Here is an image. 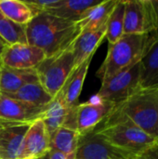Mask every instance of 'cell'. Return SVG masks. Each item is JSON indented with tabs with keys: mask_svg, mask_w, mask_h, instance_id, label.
<instances>
[{
	"mask_svg": "<svg viewBox=\"0 0 158 159\" xmlns=\"http://www.w3.org/2000/svg\"><path fill=\"white\" fill-rule=\"evenodd\" d=\"M27 43L40 48L46 58L70 48L81 33L77 22L43 12L25 26Z\"/></svg>",
	"mask_w": 158,
	"mask_h": 159,
	"instance_id": "1",
	"label": "cell"
},
{
	"mask_svg": "<svg viewBox=\"0 0 158 159\" xmlns=\"http://www.w3.org/2000/svg\"><path fill=\"white\" fill-rule=\"evenodd\" d=\"M94 131L111 145L135 156L151 148L158 143L115 107L96 127Z\"/></svg>",
	"mask_w": 158,
	"mask_h": 159,
	"instance_id": "2",
	"label": "cell"
},
{
	"mask_svg": "<svg viewBox=\"0 0 158 159\" xmlns=\"http://www.w3.org/2000/svg\"><path fill=\"white\" fill-rule=\"evenodd\" d=\"M153 34H123L114 44H109L105 60L97 71V76L105 80L141 61L148 48Z\"/></svg>",
	"mask_w": 158,
	"mask_h": 159,
	"instance_id": "3",
	"label": "cell"
},
{
	"mask_svg": "<svg viewBox=\"0 0 158 159\" xmlns=\"http://www.w3.org/2000/svg\"><path fill=\"white\" fill-rule=\"evenodd\" d=\"M115 107L137 127L158 140V87L141 88Z\"/></svg>",
	"mask_w": 158,
	"mask_h": 159,
	"instance_id": "4",
	"label": "cell"
},
{
	"mask_svg": "<svg viewBox=\"0 0 158 159\" xmlns=\"http://www.w3.org/2000/svg\"><path fill=\"white\" fill-rule=\"evenodd\" d=\"M74 69L73 46L55 56L46 58L36 68L38 81L53 98L57 96Z\"/></svg>",
	"mask_w": 158,
	"mask_h": 159,
	"instance_id": "5",
	"label": "cell"
},
{
	"mask_svg": "<svg viewBox=\"0 0 158 159\" xmlns=\"http://www.w3.org/2000/svg\"><path fill=\"white\" fill-rule=\"evenodd\" d=\"M140 61L133 66L102 81L97 97L114 104L125 102L141 89Z\"/></svg>",
	"mask_w": 158,
	"mask_h": 159,
	"instance_id": "6",
	"label": "cell"
},
{
	"mask_svg": "<svg viewBox=\"0 0 158 159\" xmlns=\"http://www.w3.org/2000/svg\"><path fill=\"white\" fill-rule=\"evenodd\" d=\"M156 30L151 0H125L124 34H151Z\"/></svg>",
	"mask_w": 158,
	"mask_h": 159,
	"instance_id": "7",
	"label": "cell"
},
{
	"mask_svg": "<svg viewBox=\"0 0 158 159\" xmlns=\"http://www.w3.org/2000/svg\"><path fill=\"white\" fill-rule=\"evenodd\" d=\"M136 156L118 149L94 130L79 136L75 159H131Z\"/></svg>",
	"mask_w": 158,
	"mask_h": 159,
	"instance_id": "8",
	"label": "cell"
},
{
	"mask_svg": "<svg viewBox=\"0 0 158 159\" xmlns=\"http://www.w3.org/2000/svg\"><path fill=\"white\" fill-rule=\"evenodd\" d=\"M46 59L45 53L29 44L6 45L0 54V65L12 69H35Z\"/></svg>",
	"mask_w": 158,
	"mask_h": 159,
	"instance_id": "9",
	"label": "cell"
},
{
	"mask_svg": "<svg viewBox=\"0 0 158 159\" xmlns=\"http://www.w3.org/2000/svg\"><path fill=\"white\" fill-rule=\"evenodd\" d=\"M115 105L98 98L97 95L88 102L79 103L75 108V125L79 136L94 130Z\"/></svg>",
	"mask_w": 158,
	"mask_h": 159,
	"instance_id": "10",
	"label": "cell"
},
{
	"mask_svg": "<svg viewBox=\"0 0 158 159\" xmlns=\"http://www.w3.org/2000/svg\"><path fill=\"white\" fill-rule=\"evenodd\" d=\"M46 107L28 104L0 93V119L31 124L42 118Z\"/></svg>",
	"mask_w": 158,
	"mask_h": 159,
	"instance_id": "11",
	"label": "cell"
},
{
	"mask_svg": "<svg viewBox=\"0 0 158 159\" xmlns=\"http://www.w3.org/2000/svg\"><path fill=\"white\" fill-rule=\"evenodd\" d=\"M50 137L43 120L31 123L23 139L20 159H38L50 149Z\"/></svg>",
	"mask_w": 158,
	"mask_h": 159,
	"instance_id": "12",
	"label": "cell"
},
{
	"mask_svg": "<svg viewBox=\"0 0 158 159\" xmlns=\"http://www.w3.org/2000/svg\"><path fill=\"white\" fill-rule=\"evenodd\" d=\"M91 60L92 57L88 58L73 70L56 96L69 111H74L79 104V96L81 94Z\"/></svg>",
	"mask_w": 158,
	"mask_h": 159,
	"instance_id": "13",
	"label": "cell"
},
{
	"mask_svg": "<svg viewBox=\"0 0 158 159\" xmlns=\"http://www.w3.org/2000/svg\"><path fill=\"white\" fill-rule=\"evenodd\" d=\"M106 34V25L95 31H83L73 44L74 68L93 57Z\"/></svg>",
	"mask_w": 158,
	"mask_h": 159,
	"instance_id": "14",
	"label": "cell"
},
{
	"mask_svg": "<svg viewBox=\"0 0 158 159\" xmlns=\"http://www.w3.org/2000/svg\"><path fill=\"white\" fill-rule=\"evenodd\" d=\"M30 124L0 129V159H20L22 143Z\"/></svg>",
	"mask_w": 158,
	"mask_h": 159,
	"instance_id": "15",
	"label": "cell"
},
{
	"mask_svg": "<svg viewBox=\"0 0 158 159\" xmlns=\"http://www.w3.org/2000/svg\"><path fill=\"white\" fill-rule=\"evenodd\" d=\"M35 82H39L35 69L20 70L1 66L0 93H14L23 86Z\"/></svg>",
	"mask_w": 158,
	"mask_h": 159,
	"instance_id": "16",
	"label": "cell"
},
{
	"mask_svg": "<svg viewBox=\"0 0 158 159\" xmlns=\"http://www.w3.org/2000/svg\"><path fill=\"white\" fill-rule=\"evenodd\" d=\"M141 88L158 87V38L153 39L140 61Z\"/></svg>",
	"mask_w": 158,
	"mask_h": 159,
	"instance_id": "17",
	"label": "cell"
},
{
	"mask_svg": "<svg viewBox=\"0 0 158 159\" xmlns=\"http://www.w3.org/2000/svg\"><path fill=\"white\" fill-rule=\"evenodd\" d=\"M116 2L117 0H102L98 5L87 10L77 22L81 32L95 31L106 25Z\"/></svg>",
	"mask_w": 158,
	"mask_h": 159,
	"instance_id": "18",
	"label": "cell"
},
{
	"mask_svg": "<svg viewBox=\"0 0 158 159\" xmlns=\"http://www.w3.org/2000/svg\"><path fill=\"white\" fill-rule=\"evenodd\" d=\"M102 1V0H61L59 6L48 9L46 13L74 22H78L87 10Z\"/></svg>",
	"mask_w": 158,
	"mask_h": 159,
	"instance_id": "19",
	"label": "cell"
},
{
	"mask_svg": "<svg viewBox=\"0 0 158 159\" xmlns=\"http://www.w3.org/2000/svg\"><path fill=\"white\" fill-rule=\"evenodd\" d=\"M14 100L39 107H46L53 97L49 95L39 82L23 86L14 93H2Z\"/></svg>",
	"mask_w": 158,
	"mask_h": 159,
	"instance_id": "20",
	"label": "cell"
},
{
	"mask_svg": "<svg viewBox=\"0 0 158 159\" xmlns=\"http://www.w3.org/2000/svg\"><path fill=\"white\" fill-rule=\"evenodd\" d=\"M79 133L72 129L62 127L50 138V149L56 150L68 159H75Z\"/></svg>",
	"mask_w": 158,
	"mask_h": 159,
	"instance_id": "21",
	"label": "cell"
},
{
	"mask_svg": "<svg viewBox=\"0 0 158 159\" xmlns=\"http://www.w3.org/2000/svg\"><path fill=\"white\" fill-rule=\"evenodd\" d=\"M70 112L71 111H69L57 97H54L46 106L45 113L41 119L45 123L50 138L59 129L65 126Z\"/></svg>",
	"mask_w": 158,
	"mask_h": 159,
	"instance_id": "22",
	"label": "cell"
},
{
	"mask_svg": "<svg viewBox=\"0 0 158 159\" xmlns=\"http://www.w3.org/2000/svg\"><path fill=\"white\" fill-rule=\"evenodd\" d=\"M0 12L13 22L22 26H26L34 18L28 5L20 0H0Z\"/></svg>",
	"mask_w": 158,
	"mask_h": 159,
	"instance_id": "23",
	"label": "cell"
},
{
	"mask_svg": "<svg viewBox=\"0 0 158 159\" xmlns=\"http://www.w3.org/2000/svg\"><path fill=\"white\" fill-rule=\"evenodd\" d=\"M124 19L125 0H117L106 22L105 37L107 38L109 44L115 43L124 34Z\"/></svg>",
	"mask_w": 158,
	"mask_h": 159,
	"instance_id": "24",
	"label": "cell"
},
{
	"mask_svg": "<svg viewBox=\"0 0 158 159\" xmlns=\"http://www.w3.org/2000/svg\"><path fill=\"white\" fill-rule=\"evenodd\" d=\"M0 38L6 45L28 44L25 26L17 24L0 12Z\"/></svg>",
	"mask_w": 158,
	"mask_h": 159,
	"instance_id": "25",
	"label": "cell"
},
{
	"mask_svg": "<svg viewBox=\"0 0 158 159\" xmlns=\"http://www.w3.org/2000/svg\"><path fill=\"white\" fill-rule=\"evenodd\" d=\"M24 2L31 8L34 17L40 13L47 11L50 8L56 7L61 4V0H44V1L38 0V1H24Z\"/></svg>",
	"mask_w": 158,
	"mask_h": 159,
	"instance_id": "26",
	"label": "cell"
},
{
	"mask_svg": "<svg viewBox=\"0 0 158 159\" xmlns=\"http://www.w3.org/2000/svg\"><path fill=\"white\" fill-rule=\"evenodd\" d=\"M131 159H158V143Z\"/></svg>",
	"mask_w": 158,
	"mask_h": 159,
	"instance_id": "27",
	"label": "cell"
},
{
	"mask_svg": "<svg viewBox=\"0 0 158 159\" xmlns=\"http://www.w3.org/2000/svg\"><path fill=\"white\" fill-rule=\"evenodd\" d=\"M38 159H68V157L56 150L49 149L47 153H46L43 157Z\"/></svg>",
	"mask_w": 158,
	"mask_h": 159,
	"instance_id": "28",
	"label": "cell"
},
{
	"mask_svg": "<svg viewBox=\"0 0 158 159\" xmlns=\"http://www.w3.org/2000/svg\"><path fill=\"white\" fill-rule=\"evenodd\" d=\"M151 5L154 12V17H155V21L156 24V29L158 28V0H151Z\"/></svg>",
	"mask_w": 158,
	"mask_h": 159,
	"instance_id": "29",
	"label": "cell"
},
{
	"mask_svg": "<svg viewBox=\"0 0 158 159\" xmlns=\"http://www.w3.org/2000/svg\"><path fill=\"white\" fill-rule=\"evenodd\" d=\"M22 124H24V123L11 122V121H6V120L0 119V129L7 128V127H12V126H19V125H22Z\"/></svg>",
	"mask_w": 158,
	"mask_h": 159,
	"instance_id": "30",
	"label": "cell"
},
{
	"mask_svg": "<svg viewBox=\"0 0 158 159\" xmlns=\"http://www.w3.org/2000/svg\"><path fill=\"white\" fill-rule=\"evenodd\" d=\"M6 46V44H5V42L0 38V54H1V51H2V49L4 48V47Z\"/></svg>",
	"mask_w": 158,
	"mask_h": 159,
	"instance_id": "31",
	"label": "cell"
},
{
	"mask_svg": "<svg viewBox=\"0 0 158 159\" xmlns=\"http://www.w3.org/2000/svg\"><path fill=\"white\" fill-rule=\"evenodd\" d=\"M152 34H153V36H154L155 38H158V28L155 31V32L152 33Z\"/></svg>",
	"mask_w": 158,
	"mask_h": 159,
	"instance_id": "32",
	"label": "cell"
},
{
	"mask_svg": "<svg viewBox=\"0 0 158 159\" xmlns=\"http://www.w3.org/2000/svg\"><path fill=\"white\" fill-rule=\"evenodd\" d=\"M0 80H1V65H0Z\"/></svg>",
	"mask_w": 158,
	"mask_h": 159,
	"instance_id": "33",
	"label": "cell"
}]
</instances>
